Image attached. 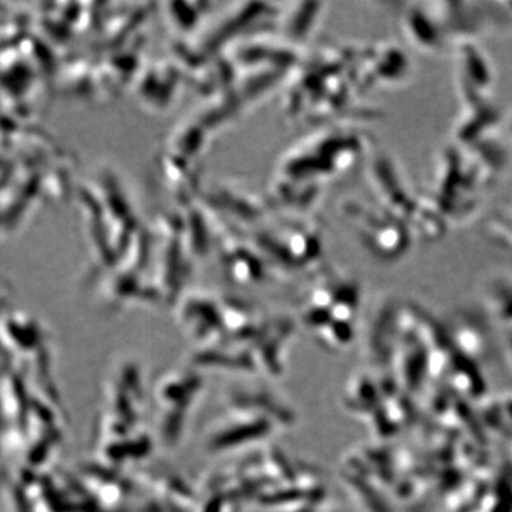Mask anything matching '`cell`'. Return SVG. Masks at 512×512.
<instances>
[{
  "instance_id": "1",
  "label": "cell",
  "mask_w": 512,
  "mask_h": 512,
  "mask_svg": "<svg viewBox=\"0 0 512 512\" xmlns=\"http://www.w3.org/2000/svg\"><path fill=\"white\" fill-rule=\"evenodd\" d=\"M229 399L205 437L210 453H225L264 441L295 423V413L286 403L265 390L235 393Z\"/></svg>"
},
{
  "instance_id": "2",
  "label": "cell",
  "mask_w": 512,
  "mask_h": 512,
  "mask_svg": "<svg viewBox=\"0 0 512 512\" xmlns=\"http://www.w3.org/2000/svg\"><path fill=\"white\" fill-rule=\"evenodd\" d=\"M202 386L204 379L191 369L173 370L158 380L153 394L154 420L157 439L164 448L170 450L180 443Z\"/></svg>"
},
{
  "instance_id": "3",
  "label": "cell",
  "mask_w": 512,
  "mask_h": 512,
  "mask_svg": "<svg viewBox=\"0 0 512 512\" xmlns=\"http://www.w3.org/2000/svg\"><path fill=\"white\" fill-rule=\"evenodd\" d=\"M403 29L410 43L427 53H436L446 47L448 40L429 3L414 6L403 16Z\"/></svg>"
},
{
  "instance_id": "4",
  "label": "cell",
  "mask_w": 512,
  "mask_h": 512,
  "mask_svg": "<svg viewBox=\"0 0 512 512\" xmlns=\"http://www.w3.org/2000/svg\"><path fill=\"white\" fill-rule=\"evenodd\" d=\"M504 6H505V8H507V9H505V10H507V12L512 13V3H507V5H504Z\"/></svg>"
}]
</instances>
